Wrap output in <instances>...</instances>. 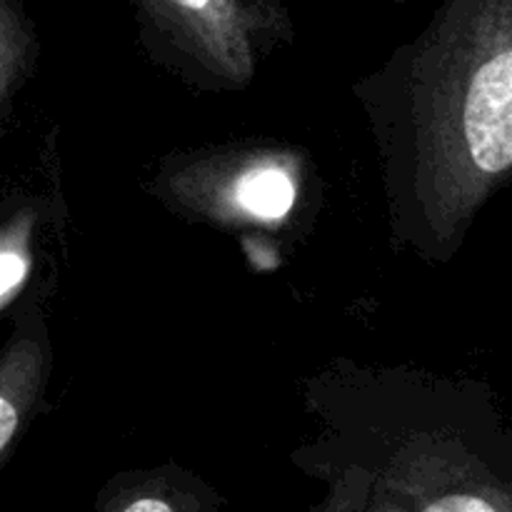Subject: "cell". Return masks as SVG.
I'll use <instances>...</instances> for the list:
<instances>
[{
    "label": "cell",
    "mask_w": 512,
    "mask_h": 512,
    "mask_svg": "<svg viewBox=\"0 0 512 512\" xmlns=\"http://www.w3.org/2000/svg\"><path fill=\"white\" fill-rule=\"evenodd\" d=\"M225 498L178 463L115 473L98 488L95 512H215Z\"/></svg>",
    "instance_id": "7"
},
{
    "label": "cell",
    "mask_w": 512,
    "mask_h": 512,
    "mask_svg": "<svg viewBox=\"0 0 512 512\" xmlns=\"http://www.w3.org/2000/svg\"><path fill=\"white\" fill-rule=\"evenodd\" d=\"M350 93L375 143L390 245L453 263L512 178V0H440Z\"/></svg>",
    "instance_id": "1"
},
{
    "label": "cell",
    "mask_w": 512,
    "mask_h": 512,
    "mask_svg": "<svg viewBox=\"0 0 512 512\" xmlns=\"http://www.w3.org/2000/svg\"><path fill=\"white\" fill-rule=\"evenodd\" d=\"M313 433L290 463L313 512H512V428L488 383L335 358L300 380Z\"/></svg>",
    "instance_id": "2"
},
{
    "label": "cell",
    "mask_w": 512,
    "mask_h": 512,
    "mask_svg": "<svg viewBox=\"0 0 512 512\" xmlns=\"http://www.w3.org/2000/svg\"><path fill=\"white\" fill-rule=\"evenodd\" d=\"M150 65L200 95L245 93L295 43L285 0H125Z\"/></svg>",
    "instance_id": "4"
},
{
    "label": "cell",
    "mask_w": 512,
    "mask_h": 512,
    "mask_svg": "<svg viewBox=\"0 0 512 512\" xmlns=\"http://www.w3.org/2000/svg\"><path fill=\"white\" fill-rule=\"evenodd\" d=\"M385 3H408V0H385Z\"/></svg>",
    "instance_id": "9"
},
{
    "label": "cell",
    "mask_w": 512,
    "mask_h": 512,
    "mask_svg": "<svg viewBox=\"0 0 512 512\" xmlns=\"http://www.w3.org/2000/svg\"><path fill=\"white\" fill-rule=\"evenodd\" d=\"M5 325L8 333L0 345V473L43 413L55 363L48 300L30 295L15 305Z\"/></svg>",
    "instance_id": "6"
},
{
    "label": "cell",
    "mask_w": 512,
    "mask_h": 512,
    "mask_svg": "<svg viewBox=\"0 0 512 512\" xmlns=\"http://www.w3.org/2000/svg\"><path fill=\"white\" fill-rule=\"evenodd\" d=\"M40 35L23 0H0V140L13 125L20 98L35 78Z\"/></svg>",
    "instance_id": "8"
},
{
    "label": "cell",
    "mask_w": 512,
    "mask_h": 512,
    "mask_svg": "<svg viewBox=\"0 0 512 512\" xmlns=\"http://www.w3.org/2000/svg\"><path fill=\"white\" fill-rule=\"evenodd\" d=\"M318 175L305 150L273 140H230L173 150L150 168L145 190L170 215L220 230H288L313 218Z\"/></svg>",
    "instance_id": "3"
},
{
    "label": "cell",
    "mask_w": 512,
    "mask_h": 512,
    "mask_svg": "<svg viewBox=\"0 0 512 512\" xmlns=\"http://www.w3.org/2000/svg\"><path fill=\"white\" fill-rule=\"evenodd\" d=\"M70 213L60 135H43L33 163L0 188V325L30 295H55L68 258Z\"/></svg>",
    "instance_id": "5"
}]
</instances>
